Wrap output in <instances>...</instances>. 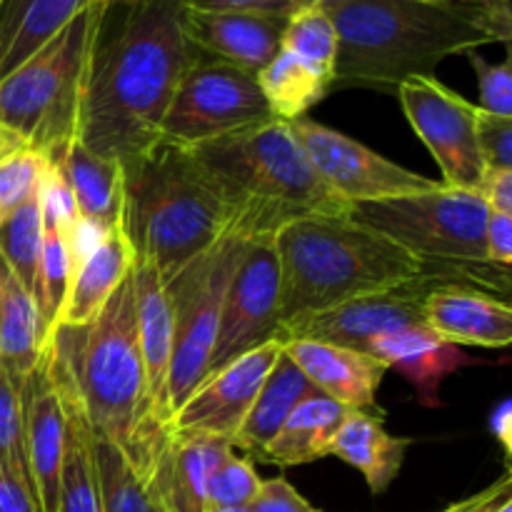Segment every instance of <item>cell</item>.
Wrapping results in <instances>:
<instances>
[{"mask_svg": "<svg viewBox=\"0 0 512 512\" xmlns=\"http://www.w3.org/2000/svg\"><path fill=\"white\" fill-rule=\"evenodd\" d=\"M198 55L185 30V0L100 5L75 140L120 165L143 155L160 140L170 100Z\"/></svg>", "mask_w": 512, "mask_h": 512, "instance_id": "cell-1", "label": "cell"}, {"mask_svg": "<svg viewBox=\"0 0 512 512\" xmlns=\"http://www.w3.org/2000/svg\"><path fill=\"white\" fill-rule=\"evenodd\" d=\"M325 10L338 30L333 88H398L445 58L512 38L510 0H338Z\"/></svg>", "mask_w": 512, "mask_h": 512, "instance_id": "cell-2", "label": "cell"}, {"mask_svg": "<svg viewBox=\"0 0 512 512\" xmlns=\"http://www.w3.org/2000/svg\"><path fill=\"white\" fill-rule=\"evenodd\" d=\"M45 353L55 385L75 400L95 438L115 445L145 478L155 448L145 425L133 270L90 323L55 325Z\"/></svg>", "mask_w": 512, "mask_h": 512, "instance_id": "cell-3", "label": "cell"}, {"mask_svg": "<svg viewBox=\"0 0 512 512\" xmlns=\"http://www.w3.org/2000/svg\"><path fill=\"white\" fill-rule=\"evenodd\" d=\"M190 150L223 198L228 235L235 240L273 243L288 225L310 215L350 213L285 120L250 125Z\"/></svg>", "mask_w": 512, "mask_h": 512, "instance_id": "cell-4", "label": "cell"}, {"mask_svg": "<svg viewBox=\"0 0 512 512\" xmlns=\"http://www.w3.org/2000/svg\"><path fill=\"white\" fill-rule=\"evenodd\" d=\"M120 233L163 283L228 235V210L193 150L158 140L123 165Z\"/></svg>", "mask_w": 512, "mask_h": 512, "instance_id": "cell-5", "label": "cell"}, {"mask_svg": "<svg viewBox=\"0 0 512 512\" xmlns=\"http://www.w3.org/2000/svg\"><path fill=\"white\" fill-rule=\"evenodd\" d=\"M280 268V325L348 300L398 288L430 263L350 215H310L273 240Z\"/></svg>", "mask_w": 512, "mask_h": 512, "instance_id": "cell-6", "label": "cell"}, {"mask_svg": "<svg viewBox=\"0 0 512 512\" xmlns=\"http://www.w3.org/2000/svg\"><path fill=\"white\" fill-rule=\"evenodd\" d=\"M100 5L90 3L50 43L0 80V125L50 163L75 138L80 90Z\"/></svg>", "mask_w": 512, "mask_h": 512, "instance_id": "cell-7", "label": "cell"}, {"mask_svg": "<svg viewBox=\"0 0 512 512\" xmlns=\"http://www.w3.org/2000/svg\"><path fill=\"white\" fill-rule=\"evenodd\" d=\"M488 213V205L475 190L438 183L423 193L353 205L348 215L425 263L483 268L490 265L485 258Z\"/></svg>", "mask_w": 512, "mask_h": 512, "instance_id": "cell-8", "label": "cell"}, {"mask_svg": "<svg viewBox=\"0 0 512 512\" xmlns=\"http://www.w3.org/2000/svg\"><path fill=\"white\" fill-rule=\"evenodd\" d=\"M253 243L225 235L203 255L185 265L165 285L173 318L170 405L173 415L208 375V360L218 335L220 313L233 275Z\"/></svg>", "mask_w": 512, "mask_h": 512, "instance_id": "cell-9", "label": "cell"}, {"mask_svg": "<svg viewBox=\"0 0 512 512\" xmlns=\"http://www.w3.org/2000/svg\"><path fill=\"white\" fill-rule=\"evenodd\" d=\"M268 120L275 118L255 75L200 53L170 100L160 140L195 148Z\"/></svg>", "mask_w": 512, "mask_h": 512, "instance_id": "cell-10", "label": "cell"}, {"mask_svg": "<svg viewBox=\"0 0 512 512\" xmlns=\"http://www.w3.org/2000/svg\"><path fill=\"white\" fill-rule=\"evenodd\" d=\"M288 125L323 183L350 208L423 193V190L438 185V180L413 173V170L370 150L368 145L358 143L350 135L315 123L305 115L288 120Z\"/></svg>", "mask_w": 512, "mask_h": 512, "instance_id": "cell-11", "label": "cell"}, {"mask_svg": "<svg viewBox=\"0 0 512 512\" xmlns=\"http://www.w3.org/2000/svg\"><path fill=\"white\" fill-rule=\"evenodd\" d=\"M403 113L443 173V185L478 190L485 165L478 150V105L433 75H415L398 85Z\"/></svg>", "mask_w": 512, "mask_h": 512, "instance_id": "cell-12", "label": "cell"}, {"mask_svg": "<svg viewBox=\"0 0 512 512\" xmlns=\"http://www.w3.org/2000/svg\"><path fill=\"white\" fill-rule=\"evenodd\" d=\"M450 273H430V265L420 278L398 288L380 290V293L363 295V298L348 300L323 313L305 315L288 325H280L278 340H318V343L343 345L365 353L370 340L380 335L395 333V330L410 328V325L425 323V295L435 285L453 283Z\"/></svg>", "mask_w": 512, "mask_h": 512, "instance_id": "cell-13", "label": "cell"}, {"mask_svg": "<svg viewBox=\"0 0 512 512\" xmlns=\"http://www.w3.org/2000/svg\"><path fill=\"white\" fill-rule=\"evenodd\" d=\"M280 333V268L273 243H253L233 275L218 335L208 360V375L220 373L243 355L263 348Z\"/></svg>", "mask_w": 512, "mask_h": 512, "instance_id": "cell-14", "label": "cell"}, {"mask_svg": "<svg viewBox=\"0 0 512 512\" xmlns=\"http://www.w3.org/2000/svg\"><path fill=\"white\" fill-rule=\"evenodd\" d=\"M280 353H283V340H270L263 348L243 355L228 368L203 380L193 395L175 410L170 433L200 435V438H218L230 443L253 408L255 395Z\"/></svg>", "mask_w": 512, "mask_h": 512, "instance_id": "cell-15", "label": "cell"}, {"mask_svg": "<svg viewBox=\"0 0 512 512\" xmlns=\"http://www.w3.org/2000/svg\"><path fill=\"white\" fill-rule=\"evenodd\" d=\"M135 323L145 373V425L155 455L165 445L173 420L170 405V363H173V318L165 285L153 265L133 260Z\"/></svg>", "mask_w": 512, "mask_h": 512, "instance_id": "cell-16", "label": "cell"}, {"mask_svg": "<svg viewBox=\"0 0 512 512\" xmlns=\"http://www.w3.org/2000/svg\"><path fill=\"white\" fill-rule=\"evenodd\" d=\"M25 458L40 512H58L60 470L65 453V410L50 375L48 353L20 388Z\"/></svg>", "mask_w": 512, "mask_h": 512, "instance_id": "cell-17", "label": "cell"}, {"mask_svg": "<svg viewBox=\"0 0 512 512\" xmlns=\"http://www.w3.org/2000/svg\"><path fill=\"white\" fill-rule=\"evenodd\" d=\"M230 453L225 440L170 433L143 483L163 512H208L210 475Z\"/></svg>", "mask_w": 512, "mask_h": 512, "instance_id": "cell-18", "label": "cell"}, {"mask_svg": "<svg viewBox=\"0 0 512 512\" xmlns=\"http://www.w3.org/2000/svg\"><path fill=\"white\" fill-rule=\"evenodd\" d=\"M283 350L315 390L345 408L385 418V410L378 405V388L388 373L383 363L360 350L318 340H285Z\"/></svg>", "mask_w": 512, "mask_h": 512, "instance_id": "cell-19", "label": "cell"}, {"mask_svg": "<svg viewBox=\"0 0 512 512\" xmlns=\"http://www.w3.org/2000/svg\"><path fill=\"white\" fill-rule=\"evenodd\" d=\"M288 18L255 13H205L185 8V30L198 53L258 75L280 50Z\"/></svg>", "mask_w": 512, "mask_h": 512, "instance_id": "cell-20", "label": "cell"}, {"mask_svg": "<svg viewBox=\"0 0 512 512\" xmlns=\"http://www.w3.org/2000/svg\"><path fill=\"white\" fill-rule=\"evenodd\" d=\"M425 325L453 345L508 348L512 343V308L475 285H435L425 295Z\"/></svg>", "mask_w": 512, "mask_h": 512, "instance_id": "cell-21", "label": "cell"}, {"mask_svg": "<svg viewBox=\"0 0 512 512\" xmlns=\"http://www.w3.org/2000/svg\"><path fill=\"white\" fill-rule=\"evenodd\" d=\"M365 353L383 363L388 370H398L418 388L425 405H438V388L450 373L470 363L458 345L440 338L428 325H410L395 333L370 340Z\"/></svg>", "mask_w": 512, "mask_h": 512, "instance_id": "cell-22", "label": "cell"}, {"mask_svg": "<svg viewBox=\"0 0 512 512\" xmlns=\"http://www.w3.org/2000/svg\"><path fill=\"white\" fill-rule=\"evenodd\" d=\"M53 165L63 175L80 218L98 225L105 233L120 228L123 165L118 160L103 158L73 138L58 163Z\"/></svg>", "mask_w": 512, "mask_h": 512, "instance_id": "cell-23", "label": "cell"}, {"mask_svg": "<svg viewBox=\"0 0 512 512\" xmlns=\"http://www.w3.org/2000/svg\"><path fill=\"white\" fill-rule=\"evenodd\" d=\"M45 343L48 328L35 298L0 258V368L18 390L43 358Z\"/></svg>", "mask_w": 512, "mask_h": 512, "instance_id": "cell-24", "label": "cell"}, {"mask_svg": "<svg viewBox=\"0 0 512 512\" xmlns=\"http://www.w3.org/2000/svg\"><path fill=\"white\" fill-rule=\"evenodd\" d=\"M313 393H320V390H315V385L305 378L303 370L283 350L270 373L265 375L258 395H255L253 408L245 415L243 425L230 440V445L248 453L250 458L263 460L265 448L283 428L288 415Z\"/></svg>", "mask_w": 512, "mask_h": 512, "instance_id": "cell-25", "label": "cell"}, {"mask_svg": "<svg viewBox=\"0 0 512 512\" xmlns=\"http://www.w3.org/2000/svg\"><path fill=\"white\" fill-rule=\"evenodd\" d=\"M93 0H3L0 5V80L23 65L78 18Z\"/></svg>", "mask_w": 512, "mask_h": 512, "instance_id": "cell-26", "label": "cell"}, {"mask_svg": "<svg viewBox=\"0 0 512 512\" xmlns=\"http://www.w3.org/2000/svg\"><path fill=\"white\" fill-rule=\"evenodd\" d=\"M350 408L323 393H313L288 415L283 428L278 430L263 453V463H273L278 468H295L323 460L330 455L335 435L340 433Z\"/></svg>", "mask_w": 512, "mask_h": 512, "instance_id": "cell-27", "label": "cell"}, {"mask_svg": "<svg viewBox=\"0 0 512 512\" xmlns=\"http://www.w3.org/2000/svg\"><path fill=\"white\" fill-rule=\"evenodd\" d=\"M383 420L378 415L353 410L330 448V455L363 473L373 495L385 493L393 485L410 448V438L390 435L383 428Z\"/></svg>", "mask_w": 512, "mask_h": 512, "instance_id": "cell-28", "label": "cell"}, {"mask_svg": "<svg viewBox=\"0 0 512 512\" xmlns=\"http://www.w3.org/2000/svg\"><path fill=\"white\" fill-rule=\"evenodd\" d=\"M130 270H133V253H130L120 228L110 230L103 243L95 248V253L70 280L55 325L90 323L105 308L120 283L128 278Z\"/></svg>", "mask_w": 512, "mask_h": 512, "instance_id": "cell-29", "label": "cell"}, {"mask_svg": "<svg viewBox=\"0 0 512 512\" xmlns=\"http://www.w3.org/2000/svg\"><path fill=\"white\" fill-rule=\"evenodd\" d=\"M258 85L275 120L303 118L313 105H318L333 90V75L315 68L300 55L280 48L275 58L260 70Z\"/></svg>", "mask_w": 512, "mask_h": 512, "instance_id": "cell-30", "label": "cell"}, {"mask_svg": "<svg viewBox=\"0 0 512 512\" xmlns=\"http://www.w3.org/2000/svg\"><path fill=\"white\" fill-rule=\"evenodd\" d=\"M58 393L65 410V453L63 470H60L58 512H103L98 470H95L93 430L88 428L75 400L60 388Z\"/></svg>", "mask_w": 512, "mask_h": 512, "instance_id": "cell-31", "label": "cell"}, {"mask_svg": "<svg viewBox=\"0 0 512 512\" xmlns=\"http://www.w3.org/2000/svg\"><path fill=\"white\" fill-rule=\"evenodd\" d=\"M40 250H43V213H40L38 193L0 225V258L33 298L38 288Z\"/></svg>", "mask_w": 512, "mask_h": 512, "instance_id": "cell-32", "label": "cell"}, {"mask_svg": "<svg viewBox=\"0 0 512 512\" xmlns=\"http://www.w3.org/2000/svg\"><path fill=\"white\" fill-rule=\"evenodd\" d=\"M93 453L103 512H163L115 445L93 435Z\"/></svg>", "mask_w": 512, "mask_h": 512, "instance_id": "cell-33", "label": "cell"}, {"mask_svg": "<svg viewBox=\"0 0 512 512\" xmlns=\"http://www.w3.org/2000/svg\"><path fill=\"white\" fill-rule=\"evenodd\" d=\"M280 48L300 55L313 63L315 68L325 70L335 78V63H338V30L330 20L325 8L295 10L288 18L283 30ZM335 83V80H333Z\"/></svg>", "mask_w": 512, "mask_h": 512, "instance_id": "cell-34", "label": "cell"}, {"mask_svg": "<svg viewBox=\"0 0 512 512\" xmlns=\"http://www.w3.org/2000/svg\"><path fill=\"white\" fill-rule=\"evenodd\" d=\"M50 165V158L30 148L0 160V225L40 193Z\"/></svg>", "mask_w": 512, "mask_h": 512, "instance_id": "cell-35", "label": "cell"}, {"mask_svg": "<svg viewBox=\"0 0 512 512\" xmlns=\"http://www.w3.org/2000/svg\"><path fill=\"white\" fill-rule=\"evenodd\" d=\"M263 478L248 458L230 453L215 468L208 483V510L215 508H248L258 498Z\"/></svg>", "mask_w": 512, "mask_h": 512, "instance_id": "cell-36", "label": "cell"}, {"mask_svg": "<svg viewBox=\"0 0 512 512\" xmlns=\"http://www.w3.org/2000/svg\"><path fill=\"white\" fill-rule=\"evenodd\" d=\"M0 463L13 470L20 480L33 488L28 458H25V433H23V410H20V390L13 380L0 368Z\"/></svg>", "mask_w": 512, "mask_h": 512, "instance_id": "cell-37", "label": "cell"}, {"mask_svg": "<svg viewBox=\"0 0 512 512\" xmlns=\"http://www.w3.org/2000/svg\"><path fill=\"white\" fill-rule=\"evenodd\" d=\"M470 65L475 68L480 85V110L493 115L512 118V63L505 58L503 63H488L478 50H470Z\"/></svg>", "mask_w": 512, "mask_h": 512, "instance_id": "cell-38", "label": "cell"}, {"mask_svg": "<svg viewBox=\"0 0 512 512\" xmlns=\"http://www.w3.org/2000/svg\"><path fill=\"white\" fill-rule=\"evenodd\" d=\"M475 135L485 170H512V118L478 108Z\"/></svg>", "mask_w": 512, "mask_h": 512, "instance_id": "cell-39", "label": "cell"}, {"mask_svg": "<svg viewBox=\"0 0 512 512\" xmlns=\"http://www.w3.org/2000/svg\"><path fill=\"white\" fill-rule=\"evenodd\" d=\"M250 512H320L308 503L285 478L263 480L258 498L248 505Z\"/></svg>", "mask_w": 512, "mask_h": 512, "instance_id": "cell-40", "label": "cell"}, {"mask_svg": "<svg viewBox=\"0 0 512 512\" xmlns=\"http://www.w3.org/2000/svg\"><path fill=\"white\" fill-rule=\"evenodd\" d=\"M185 8L205 13H255L290 18L293 0H185Z\"/></svg>", "mask_w": 512, "mask_h": 512, "instance_id": "cell-41", "label": "cell"}, {"mask_svg": "<svg viewBox=\"0 0 512 512\" xmlns=\"http://www.w3.org/2000/svg\"><path fill=\"white\" fill-rule=\"evenodd\" d=\"M485 258L493 268L508 270L512 260V215L493 213L485 220Z\"/></svg>", "mask_w": 512, "mask_h": 512, "instance_id": "cell-42", "label": "cell"}, {"mask_svg": "<svg viewBox=\"0 0 512 512\" xmlns=\"http://www.w3.org/2000/svg\"><path fill=\"white\" fill-rule=\"evenodd\" d=\"M0 512H40L30 485L3 463H0Z\"/></svg>", "mask_w": 512, "mask_h": 512, "instance_id": "cell-43", "label": "cell"}, {"mask_svg": "<svg viewBox=\"0 0 512 512\" xmlns=\"http://www.w3.org/2000/svg\"><path fill=\"white\" fill-rule=\"evenodd\" d=\"M475 193L493 213L512 215V170H485L483 183Z\"/></svg>", "mask_w": 512, "mask_h": 512, "instance_id": "cell-44", "label": "cell"}, {"mask_svg": "<svg viewBox=\"0 0 512 512\" xmlns=\"http://www.w3.org/2000/svg\"><path fill=\"white\" fill-rule=\"evenodd\" d=\"M510 495H512V480H510V473H505L498 483H493L490 488L480 490V493H475L473 498L453 503L443 512H490L495 505L500 503V500L510 498Z\"/></svg>", "mask_w": 512, "mask_h": 512, "instance_id": "cell-45", "label": "cell"}, {"mask_svg": "<svg viewBox=\"0 0 512 512\" xmlns=\"http://www.w3.org/2000/svg\"><path fill=\"white\" fill-rule=\"evenodd\" d=\"M490 433L512 455V400H503L498 408L490 413Z\"/></svg>", "mask_w": 512, "mask_h": 512, "instance_id": "cell-46", "label": "cell"}, {"mask_svg": "<svg viewBox=\"0 0 512 512\" xmlns=\"http://www.w3.org/2000/svg\"><path fill=\"white\" fill-rule=\"evenodd\" d=\"M20 150H28V145H25L18 135L10 133L8 128H3V125H0V160L20 153Z\"/></svg>", "mask_w": 512, "mask_h": 512, "instance_id": "cell-47", "label": "cell"}, {"mask_svg": "<svg viewBox=\"0 0 512 512\" xmlns=\"http://www.w3.org/2000/svg\"><path fill=\"white\" fill-rule=\"evenodd\" d=\"M338 3V0H293V13L295 10H308V8H328V5Z\"/></svg>", "mask_w": 512, "mask_h": 512, "instance_id": "cell-48", "label": "cell"}, {"mask_svg": "<svg viewBox=\"0 0 512 512\" xmlns=\"http://www.w3.org/2000/svg\"><path fill=\"white\" fill-rule=\"evenodd\" d=\"M490 512H512V495H510V498L500 500V503L495 505V508L490 510Z\"/></svg>", "mask_w": 512, "mask_h": 512, "instance_id": "cell-49", "label": "cell"}, {"mask_svg": "<svg viewBox=\"0 0 512 512\" xmlns=\"http://www.w3.org/2000/svg\"><path fill=\"white\" fill-rule=\"evenodd\" d=\"M418 3H473V0H418Z\"/></svg>", "mask_w": 512, "mask_h": 512, "instance_id": "cell-50", "label": "cell"}, {"mask_svg": "<svg viewBox=\"0 0 512 512\" xmlns=\"http://www.w3.org/2000/svg\"><path fill=\"white\" fill-rule=\"evenodd\" d=\"M208 512H250L248 508H215V510H208Z\"/></svg>", "mask_w": 512, "mask_h": 512, "instance_id": "cell-51", "label": "cell"}, {"mask_svg": "<svg viewBox=\"0 0 512 512\" xmlns=\"http://www.w3.org/2000/svg\"><path fill=\"white\" fill-rule=\"evenodd\" d=\"M95 5H110V3H118V0H93Z\"/></svg>", "mask_w": 512, "mask_h": 512, "instance_id": "cell-52", "label": "cell"}, {"mask_svg": "<svg viewBox=\"0 0 512 512\" xmlns=\"http://www.w3.org/2000/svg\"><path fill=\"white\" fill-rule=\"evenodd\" d=\"M0 5H3V0H0Z\"/></svg>", "mask_w": 512, "mask_h": 512, "instance_id": "cell-53", "label": "cell"}]
</instances>
